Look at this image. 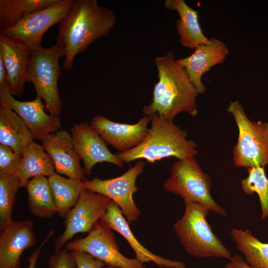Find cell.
Instances as JSON below:
<instances>
[{
    "mask_svg": "<svg viewBox=\"0 0 268 268\" xmlns=\"http://www.w3.org/2000/svg\"><path fill=\"white\" fill-rule=\"evenodd\" d=\"M65 56L64 48L57 43L31 51L27 82L32 83L37 96L45 102L51 114L59 116L62 101L58 90L61 74L60 59Z\"/></svg>",
    "mask_w": 268,
    "mask_h": 268,
    "instance_id": "6",
    "label": "cell"
},
{
    "mask_svg": "<svg viewBox=\"0 0 268 268\" xmlns=\"http://www.w3.org/2000/svg\"><path fill=\"white\" fill-rule=\"evenodd\" d=\"M42 99L36 95L30 101H20L10 93L8 85L0 87V102L16 113L26 125L34 139L42 141L48 135L61 129L59 116L47 114Z\"/></svg>",
    "mask_w": 268,
    "mask_h": 268,
    "instance_id": "12",
    "label": "cell"
},
{
    "mask_svg": "<svg viewBox=\"0 0 268 268\" xmlns=\"http://www.w3.org/2000/svg\"><path fill=\"white\" fill-rule=\"evenodd\" d=\"M8 85L7 73L3 60L0 57V87Z\"/></svg>",
    "mask_w": 268,
    "mask_h": 268,
    "instance_id": "34",
    "label": "cell"
},
{
    "mask_svg": "<svg viewBox=\"0 0 268 268\" xmlns=\"http://www.w3.org/2000/svg\"><path fill=\"white\" fill-rule=\"evenodd\" d=\"M53 234L54 232L53 230H51L42 243L39 246L38 248L36 249L28 258L27 259V261L28 262V266L27 268H36L39 256L43 247L45 245V244L47 243Z\"/></svg>",
    "mask_w": 268,
    "mask_h": 268,
    "instance_id": "32",
    "label": "cell"
},
{
    "mask_svg": "<svg viewBox=\"0 0 268 268\" xmlns=\"http://www.w3.org/2000/svg\"><path fill=\"white\" fill-rule=\"evenodd\" d=\"M42 142L57 173L73 180H84V168L80 164L81 158L73 145L70 133L62 129L48 135Z\"/></svg>",
    "mask_w": 268,
    "mask_h": 268,
    "instance_id": "15",
    "label": "cell"
},
{
    "mask_svg": "<svg viewBox=\"0 0 268 268\" xmlns=\"http://www.w3.org/2000/svg\"><path fill=\"white\" fill-rule=\"evenodd\" d=\"M48 180L57 213L66 218L84 189L82 181L65 178L57 172Z\"/></svg>",
    "mask_w": 268,
    "mask_h": 268,
    "instance_id": "23",
    "label": "cell"
},
{
    "mask_svg": "<svg viewBox=\"0 0 268 268\" xmlns=\"http://www.w3.org/2000/svg\"><path fill=\"white\" fill-rule=\"evenodd\" d=\"M70 253L74 259L76 268H115L108 266L105 268L104 263L85 252L73 251Z\"/></svg>",
    "mask_w": 268,
    "mask_h": 268,
    "instance_id": "30",
    "label": "cell"
},
{
    "mask_svg": "<svg viewBox=\"0 0 268 268\" xmlns=\"http://www.w3.org/2000/svg\"><path fill=\"white\" fill-rule=\"evenodd\" d=\"M148 116L151 127L143 141L131 150L116 154L121 162L142 159L154 163L170 157L182 160L197 154V145L187 139L186 131L157 114Z\"/></svg>",
    "mask_w": 268,
    "mask_h": 268,
    "instance_id": "3",
    "label": "cell"
},
{
    "mask_svg": "<svg viewBox=\"0 0 268 268\" xmlns=\"http://www.w3.org/2000/svg\"><path fill=\"white\" fill-rule=\"evenodd\" d=\"M228 54L226 44L212 37L207 44L197 46L190 56L176 62L185 68L198 93L202 94L206 91L201 80L202 75L212 67L223 63Z\"/></svg>",
    "mask_w": 268,
    "mask_h": 268,
    "instance_id": "17",
    "label": "cell"
},
{
    "mask_svg": "<svg viewBox=\"0 0 268 268\" xmlns=\"http://www.w3.org/2000/svg\"><path fill=\"white\" fill-rule=\"evenodd\" d=\"M111 201L103 195L84 189L66 218L65 230L54 244L55 253L61 251L75 235L89 233L101 220Z\"/></svg>",
    "mask_w": 268,
    "mask_h": 268,
    "instance_id": "10",
    "label": "cell"
},
{
    "mask_svg": "<svg viewBox=\"0 0 268 268\" xmlns=\"http://www.w3.org/2000/svg\"><path fill=\"white\" fill-rule=\"evenodd\" d=\"M231 235L236 248L251 268H268V243L259 240L248 229L234 228Z\"/></svg>",
    "mask_w": 268,
    "mask_h": 268,
    "instance_id": "25",
    "label": "cell"
},
{
    "mask_svg": "<svg viewBox=\"0 0 268 268\" xmlns=\"http://www.w3.org/2000/svg\"><path fill=\"white\" fill-rule=\"evenodd\" d=\"M24 187L28 192V205L32 214L39 218H49L57 213L48 177L33 178Z\"/></svg>",
    "mask_w": 268,
    "mask_h": 268,
    "instance_id": "24",
    "label": "cell"
},
{
    "mask_svg": "<svg viewBox=\"0 0 268 268\" xmlns=\"http://www.w3.org/2000/svg\"><path fill=\"white\" fill-rule=\"evenodd\" d=\"M144 165V162L139 161L120 176L106 180L99 178L84 179L82 184L84 189L103 195L117 204L130 223L136 221L140 214L133 195L138 191L136 180L143 172Z\"/></svg>",
    "mask_w": 268,
    "mask_h": 268,
    "instance_id": "8",
    "label": "cell"
},
{
    "mask_svg": "<svg viewBox=\"0 0 268 268\" xmlns=\"http://www.w3.org/2000/svg\"><path fill=\"white\" fill-rule=\"evenodd\" d=\"M33 139L32 133L19 115L0 102V144L10 147L22 156Z\"/></svg>",
    "mask_w": 268,
    "mask_h": 268,
    "instance_id": "21",
    "label": "cell"
},
{
    "mask_svg": "<svg viewBox=\"0 0 268 268\" xmlns=\"http://www.w3.org/2000/svg\"><path fill=\"white\" fill-rule=\"evenodd\" d=\"M230 262L226 264L225 268H251L244 260L239 255L231 257Z\"/></svg>",
    "mask_w": 268,
    "mask_h": 268,
    "instance_id": "33",
    "label": "cell"
},
{
    "mask_svg": "<svg viewBox=\"0 0 268 268\" xmlns=\"http://www.w3.org/2000/svg\"><path fill=\"white\" fill-rule=\"evenodd\" d=\"M59 0H0V29L15 25L26 15L51 6Z\"/></svg>",
    "mask_w": 268,
    "mask_h": 268,
    "instance_id": "26",
    "label": "cell"
},
{
    "mask_svg": "<svg viewBox=\"0 0 268 268\" xmlns=\"http://www.w3.org/2000/svg\"><path fill=\"white\" fill-rule=\"evenodd\" d=\"M21 160L10 147L0 144V175H15Z\"/></svg>",
    "mask_w": 268,
    "mask_h": 268,
    "instance_id": "29",
    "label": "cell"
},
{
    "mask_svg": "<svg viewBox=\"0 0 268 268\" xmlns=\"http://www.w3.org/2000/svg\"><path fill=\"white\" fill-rule=\"evenodd\" d=\"M20 187L16 175H0V228L2 229L12 221V211L15 196Z\"/></svg>",
    "mask_w": 268,
    "mask_h": 268,
    "instance_id": "28",
    "label": "cell"
},
{
    "mask_svg": "<svg viewBox=\"0 0 268 268\" xmlns=\"http://www.w3.org/2000/svg\"><path fill=\"white\" fill-rule=\"evenodd\" d=\"M33 223L13 221L0 230V268H19L23 252L36 244Z\"/></svg>",
    "mask_w": 268,
    "mask_h": 268,
    "instance_id": "18",
    "label": "cell"
},
{
    "mask_svg": "<svg viewBox=\"0 0 268 268\" xmlns=\"http://www.w3.org/2000/svg\"><path fill=\"white\" fill-rule=\"evenodd\" d=\"M113 10L100 6L96 0H75L59 23L57 43L65 52L63 67L70 70L75 57L98 39L107 37L115 25Z\"/></svg>",
    "mask_w": 268,
    "mask_h": 268,
    "instance_id": "1",
    "label": "cell"
},
{
    "mask_svg": "<svg viewBox=\"0 0 268 268\" xmlns=\"http://www.w3.org/2000/svg\"><path fill=\"white\" fill-rule=\"evenodd\" d=\"M48 265L49 268H76L71 253L66 249L55 253L51 256Z\"/></svg>",
    "mask_w": 268,
    "mask_h": 268,
    "instance_id": "31",
    "label": "cell"
},
{
    "mask_svg": "<svg viewBox=\"0 0 268 268\" xmlns=\"http://www.w3.org/2000/svg\"><path fill=\"white\" fill-rule=\"evenodd\" d=\"M227 111L232 115L239 131L233 151L234 165L249 168L268 165V123L250 120L237 100L230 102Z\"/></svg>",
    "mask_w": 268,
    "mask_h": 268,
    "instance_id": "5",
    "label": "cell"
},
{
    "mask_svg": "<svg viewBox=\"0 0 268 268\" xmlns=\"http://www.w3.org/2000/svg\"><path fill=\"white\" fill-rule=\"evenodd\" d=\"M163 187L168 192L180 195L184 201L199 202L217 214L226 215L225 210L211 197L210 178L194 157L175 162L171 176L166 180Z\"/></svg>",
    "mask_w": 268,
    "mask_h": 268,
    "instance_id": "7",
    "label": "cell"
},
{
    "mask_svg": "<svg viewBox=\"0 0 268 268\" xmlns=\"http://www.w3.org/2000/svg\"><path fill=\"white\" fill-rule=\"evenodd\" d=\"M31 50L22 42L0 33V57L7 73L9 90L13 96L22 95L27 82Z\"/></svg>",
    "mask_w": 268,
    "mask_h": 268,
    "instance_id": "16",
    "label": "cell"
},
{
    "mask_svg": "<svg viewBox=\"0 0 268 268\" xmlns=\"http://www.w3.org/2000/svg\"><path fill=\"white\" fill-rule=\"evenodd\" d=\"M74 0H59L56 3L26 15L0 33L20 41L31 51L42 47L44 33L67 14Z\"/></svg>",
    "mask_w": 268,
    "mask_h": 268,
    "instance_id": "11",
    "label": "cell"
},
{
    "mask_svg": "<svg viewBox=\"0 0 268 268\" xmlns=\"http://www.w3.org/2000/svg\"><path fill=\"white\" fill-rule=\"evenodd\" d=\"M150 122L149 116L140 118L136 124H128L116 123L102 115H97L90 124L106 143L123 152L135 147L143 141Z\"/></svg>",
    "mask_w": 268,
    "mask_h": 268,
    "instance_id": "14",
    "label": "cell"
},
{
    "mask_svg": "<svg viewBox=\"0 0 268 268\" xmlns=\"http://www.w3.org/2000/svg\"><path fill=\"white\" fill-rule=\"evenodd\" d=\"M185 203L184 213L173 228L186 252L197 258L229 260L231 252L213 232L206 220L209 208L199 202L186 201Z\"/></svg>",
    "mask_w": 268,
    "mask_h": 268,
    "instance_id": "4",
    "label": "cell"
},
{
    "mask_svg": "<svg viewBox=\"0 0 268 268\" xmlns=\"http://www.w3.org/2000/svg\"><path fill=\"white\" fill-rule=\"evenodd\" d=\"M164 6L168 10L176 11L179 14L176 28L182 46L195 49L209 42L210 39L204 36L201 27L198 12L184 0H166Z\"/></svg>",
    "mask_w": 268,
    "mask_h": 268,
    "instance_id": "20",
    "label": "cell"
},
{
    "mask_svg": "<svg viewBox=\"0 0 268 268\" xmlns=\"http://www.w3.org/2000/svg\"><path fill=\"white\" fill-rule=\"evenodd\" d=\"M55 171L53 162L43 146L33 140L25 148L15 175L19 179L21 188L30 179L41 176L48 178Z\"/></svg>",
    "mask_w": 268,
    "mask_h": 268,
    "instance_id": "22",
    "label": "cell"
},
{
    "mask_svg": "<svg viewBox=\"0 0 268 268\" xmlns=\"http://www.w3.org/2000/svg\"><path fill=\"white\" fill-rule=\"evenodd\" d=\"M88 233L84 238L67 242L65 249L85 252L115 268H146L136 258H128L120 252L112 229L101 220Z\"/></svg>",
    "mask_w": 268,
    "mask_h": 268,
    "instance_id": "9",
    "label": "cell"
},
{
    "mask_svg": "<svg viewBox=\"0 0 268 268\" xmlns=\"http://www.w3.org/2000/svg\"><path fill=\"white\" fill-rule=\"evenodd\" d=\"M155 63L158 81L154 87L152 101L143 108V114H157L170 121L181 112L196 116L199 93L185 68L176 63L173 53L156 57Z\"/></svg>",
    "mask_w": 268,
    "mask_h": 268,
    "instance_id": "2",
    "label": "cell"
},
{
    "mask_svg": "<svg viewBox=\"0 0 268 268\" xmlns=\"http://www.w3.org/2000/svg\"><path fill=\"white\" fill-rule=\"evenodd\" d=\"M73 145L84 164L85 174L89 176L98 163L109 162L118 167L124 163L111 152L107 143L87 122L74 124L71 133Z\"/></svg>",
    "mask_w": 268,
    "mask_h": 268,
    "instance_id": "13",
    "label": "cell"
},
{
    "mask_svg": "<svg viewBox=\"0 0 268 268\" xmlns=\"http://www.w3.org/2000/svg\"><path fill=\"white\" fill-rule=\"evenodd\" d=\"M100 220L124 237L134 252L135 258L141 263L152 262L161 268H187L185 264L182 262L165 259L144 247L132 232L129 223L119 207L112 201Z\"/></svg>",
    "mask_w": 268,
    "mask_h": 268,
    "instance_id": "19",
    "label": "cell"
},
{
    "mask_svg": "<svg viewBox=\"0 0 268 268\" xmlns=\"http://www.w3.org/2000/svg\"><path fill=\"white\" fill-rule=\"evenodd\" d=\"M248 176L241 181V186L248 195L256 193L261 206V219L268 217V179L264 167H252L247 168Z\"/></svg>",
    "mask_w": 268,
    "mask_h": 268,
    "instance_id": "27",
    "label": "cell"
}]
</instances>
